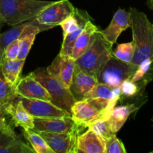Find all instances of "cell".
<instances>
[{
	"label": "cell",
	"instance_id": "obj_1",
	"mask_svg": "<svg viewBox=\"0 0 153 153\" xmlns=\"http://www.w3.org/2000/svg\"><path fill=\"white\" fill-rule=\"evenodd\" d=\"M129 12L134 44V57L130 64L137 67L146 58L153 60V22H150L146 13L134 7H130Z\"/></svg>",
	"mask_w": 153,
	"mask_h": 153
},
{
	"label": "cell",
	"instance_id": "obj_2",
	"mask_svg": "<svg viewBox=\"0 0 153 153\" xmlns=\"http://www.w3.org/2000/svg\"><path fill=\"white\" fill-rule=\"evenodd\" d=\"M53 1L43 0H0V22L14 26L34 19Z\"/></svg>",
	"mask_w": 153,
	"mask_h": 153
},
{
	"label": "cell",
	"instance_id": "obj_3",
	"mask_svg": "<svg viewBox=\"0 0 153 153\" xmlns=\"http://www.w3.org/2000/svg\"><path fill=\"white\" fill-rule=\"evenodd\" d=\"M112 46L102 37L100 31L91 46L80 57L75 60V64L82 71L97 79L112 56Z\"/></svg>",
	"mask_w": 153,
	"mask_h": 153
},
{
	"label": "cell",
	"instance_id": "obj_4",
	"mask_svg": "<svg viewBox=\"0 0 153 153\" xmlns=\"http://www.w3.org/2000/svg\"><path fill=\"white\" fill-rule=\"evenodd\" d=\"M31 73L50 94L51 102L70 113L72 106L76 102V99L70 88L64 86L58 79L51 76L46 68L37 69Z\"/></svg>",
	"mask_w": 153,
	"mask_h": 153
},
{
	"label": "cell",
	"instance_id": "obj_5",
	"mask_svg": "<svg viewBox=\"0 0 153 153\" xmlns=\"http://www.w3.org/2000/svg\"><path fill=\"white\" fill-rule=\"evenodd\" d=\"M137 70V67L111 57L100 73L97 81L112 87H120L126 79H131Z\"/></svg>",
	"mask_w": 153,
	"mask_h": 153
},
{
	"label": "cell",
	"instance_id": "obj_6",
	"mask_svg": "<svg viewBox=\"0 0 153 153\" xmlns=\"http://www.w3.org/2000/svg\"><path fill=\"white\" fill-rule=\"evenodd\" d=\"M76 7L69 0H59L53 1L45 7L35 19L40 25L47 29L59 25L66 18L73 14Z\"/></svg>",
	"mask_w": 153,
	"mask_h": 153
},
{
	"label": "cell",
	"instance_id": "obj_7",
	"mask_svg": "<svg viewBox=\"0 0 153 153\" xmlns=\"http://www.w3.org/2000/svg\"><path fill=\"white\" fill-rule=\"evenodd\" d=\"M24 107L34 118H61L72 117L71 114L53 103L45 100L18 97Z\"/></svg>",
	"mask_w": 153,
	"mask_h": 153
},
{
	"label": "cell",
	"instance_id": "obj_8",
	"mask_svg": "<svg viewBox=\"0 0 153 153\" xmlns=\"http://www.w3.org/2000/svg\"><path fill=\"white\" fill-rule=\"evenodd\" d=\"M82 126L77 125L72 117L61 118H34V131L53 133L72 134L76 130H83Z\"/></svg>",
	"mask_w": 153,
	"mask_h": 153
},
{
	"label": "cell",
	"instance_id": "obj_9",
	"mask_svg": "<svg viewBox=\"0 0 153 153\" xmlns=\"http://www.w3.org/2000/svg\"><path fill=\"white\" fill-rule=\"evenodd\" d=\"M70 113L74 122L85 128L97 120L105 119L102 114L86 99L77 100L72 106Z\"/></svg>",
	"mask_w": 153,
	"mask_h": 153
},
{
	"label": "cell",
	"instance_id": "obj_10",
	"mask_svg": "<svg viewBox=\"0 0 153 153\" xmlns=\"http://www.w3.org/2000/svg\"><path fill=\"white\" fill-rule=\"evenodd\" d=\"M75 61L70 56L58 54L50 66L46 67L51 76L61 82L64 86L70 88L75 70Z\"/></svg>",
	"mask_w": 153,
	"mask_h": 153
},
{
	"label": "cell",
	"instance_id": "obj_11",
	"mask_svg": "<svg viewBox=\"0 0 153 153\" xmlns=\"http://www.w3.org/2000/svg\"><path fill=\"white\" fill-rule=\"evenodd\" d=\"M16 92L20 97L51 102V96L46 88L37 82L32 74L19 79L16 85Z\"/></svg>",
	"mask_w": 153,
	"mask_h": 153
},
{
	"label": "cell",
	"instance_id": "obj_12",
	"mask_svg": "<svg viewBox=\"0 0 153 153\" xmlns=\"http://www.w3.org/2000/svg\"><path fill=\"white\" fill-rule=\"evenodd\" d=\"M131 27V14L125 9H118L108 26L100 31L102 37L113 46L121 33Z\"/></svg>",
	"mask_w": 153,
	"mask_h": 153
},
{
	"label": "cell",
	"instance_id": "obj_13",
	"mask_svg": "<svg viewBox=\"0 0 153 153\" xmlns=\"http://www.w3.org/2000/svg\"><path fill=\"white\" fill-rule=\"evenodd\" d=\"M97 83L98 81L96 78L82 71L75 65L74 73L70 89L76 99V101L83 99Z\"/></svg>",
	"mask_w": 153,
	"mask_h": 153
},
{
	"label": "cell",
	"instance_id": "obj_14",
	"mask_svg": "<svg viewBox=\"0 0 153 153\" xmlns=\"http://www.w3.org/2000/svg\"><path fill=\"white\" fill-rule=\"evenodd\" d=\"M99 31L100 29L92 22L91 19L87 22L83 31L76 39V41L73 46L71 58L74 61L80 57L91 46Z\"/></svg>",
	"mask_w": 153,
	"mask_h": 153
},
{
	"label": "cell",
	"instance_id": "obj_15",
	"mask_svg": "<svg viewBox=\"0 0 153 153\" xmlns=\"http://www.w3.org/2000/svg\"><path fill=\"white\" fill-rule=\"evenodd\" d=\"M82 130H76L72 134L67 133H53L40 131L37 132L46 140L51 149L55 153H67L76 133H80Z\"/></svg>",
	"mask_w": 153,
	"mask_h": 153
},
{
	"label": "cell",
	"instance_id": "obj_16",
	"mask_svg": "<svg viewBox=\"0 0 153 153\" xmlns=\"http://www.w3.org/2000/svg\"><path fill=\"white\" fill-rule=\"evenodd\" d=\"M77 147L87 153H105V140L88 128L78 135Z\"/></svg>",
	"mask_w": 153,
	"mask_h": 153
},
{
	"label": "cell",
	"instance_id": "obj_17",
	"mask_svg": "<svg viewBox=\"0 0 153 153\" xmlns=\"http://www.w3.org/2000/svg\"><path fill=\"white\" fill-rule=\"evenodd\" d=\"M138 108L139 107L136 104L115 106L111 111L108 119L112 132L116 134L123 126L130 115L138 110Z\"/></svg>",
	"mask_w": 153,
	"mask_h": 153
},
{
	"label": "cell",
	"instance_id": "obj_18",
	"mask_svg": "<svg viewBox=\"0 0 153 153\" xmlns=\"http://www.w3.org/2000/svg\"><path fill=\"white\" fill-rule=\"evenodd\" d=\"M7 115L11 117L12 122L16 126L21 127L24 130L34 129V117L18 98L8 109Z\"/></svg>",
	"mask_w": 153,
	"mask_h": 153
},
{
	"label": "cell",
	"instance_id": "obj_19",
	"mask_svg": "<svg viewBox=\"0 0 153 153\" xmlns=\"http://www.w3.org/2000/svg\"><path fill=\"white\" fill-rule=\"evenodd\" d=\"M15 87V85H11L4 79L0 69V111L5 115H7L8 109L19 97Z\"/></svg>",
	"mask_w": 153,
	"mask_h": 153
},
{
	"label": "cell",
	"instance_id": "obj_20",
	"mask_svg": "<svg viewBox=\"0 0 153 153\" xmlns=\"http://www.w3.org/2000/svg\"><path fill=\"white\" fill-rule=\"evenodd\" d=\"M25 64V60H10L2 58L1 71L4 79L11 85H15L19 80L21 72Z\"/></svg>",
	"mask_w": 153,
	"mask_h": 153
},
{
	"label": "cell",
	"instance_id": "obj_21",
	"mask_svg": "<svg viewBox=\"0 0 153 153\" xmlns=\"http://www.w3.org/2000/svg\"><path fill=\"white\" fill-rule=\"evenodd\" d=\"M120 97L121 92L120 87L109 86L98 82L83 99L101 98L117 103Z\"/></svg>",
	"mask_w": 153,
	"mask_h": 153
},
{
	"label": "cell",
	"instance_id": "obj_22",
	"mask_svg": "<svg viewBox=\"0 0 153 153\" xmlns=\"http://www.w3.org/2000/svg\"><path fill=\"white\" fill-rule=\"evenodd\" d=\"M22 133L34 153H55L37 131L23 129Z\"/></svg>",
	"mask_w": 153,
	"mask_h": 153
},
{
	"label": "cell",
	"instance_id": "obj_23",
	"mask_svg": "<svg viewBox=\"0 0 153 153\" xmlns=\"http://www.w3.org/2000/svg\"><path fill=\"white\" fill-rule=\"evenodd\" d=\"M23 144L18 137L0 131V153H19Z\"/></svg>",
	"mask_w": 153,
	"mask_h": 153
},
{
	"label": "cell",
	"instance_id": "obj_24",
	"mask_svg": "<svg viewBox=\"0 0 153 153\" xmlns=\"http://www.w3.org/2000/svg\"><path fill=\"white\" fill-rule=\"evenodd\" d=\"M28 24V22H22V23L18 24V25L12 27L10 29L0 34V46H1V49L2 50V52H4V48L9 43L14 41V40H18L20 37L22 31L26 28Z\"/></svg>",
	"mask_w": 153,
	"mask_h": 153
},
{
	"label": "cell",
	"instance_id": "obj_25",
	"mask_svg": "<svg viewBox=\"0 0 153 153\" xmlns=\"http://www.w3.org/2000/svg\"><path fill=\"white\" fill-rule=\"evenodd\" d=\"M134 54V44L133 41L118 44L112 55L117 59L126 63H131Z\"/></svg>",
	"mask_w": 153,
	"mask_h": 153
},
{
	"label": "cell",
	"instance_id": "obj_26",
	"mask_svg": "<svg viewBox=\"0 0 153 153\" xmlns=\"http://www.w3.org/2000/svg\"><path fill=\"white\" fill-rule=\"evenodd\" d=\"M87 128L92 130L97 135L100 136L105 140H107L113 135H115V134H114L111 130L108 119L97 120L94 122L89 124Z\"/></svg>",
	"mask_w": 153,
	"mask_h": 153
},
{
	"label": "cell",
	"instance_id": "obj_27",
	"mask_svg": "<svg viewBox=\"0 0 153 153\" xmlns=\"http://www.w3.org/2000/svg\"><path fill=\"white\" fill-rule=\"evenodd\" d=\"M120 88L121 97H133L139 94L143 88L137 83L131 81V79H126L120 86Z\"/></svg>",
	"mask_w": 153,
	"mask_h": 153
},
{
	"label": "cell",
	"instance_id": "obj_28",
	"mask_svg": "<svg viewBox=\"0 0 153 153\" xmlns=\"http://www.w3.org/2000/svg\"><path fill=\"white\" fill-rule=\"evenodd\" d=\"M105 153H127L125 146L120 140L117 137L116 134L105 140Z\"/></svg>",
	"mask_w": 153,
	"mask_h": 153
},
{
	"label": "cell",
	"instance_id": "obj_29",
	"mask_svg": "<svg viewBox=\"0 0 153 153\" xmlns=\"http://www.w3.org/2000/svg\"><path fill=\"white\" fill-rule=\"evenodd\" d=\"M19 52V40H14L9 43L4 49L3 58L10 60L17 59Z\"/></svg>",
	"mask_w": 153,
	"mask_h": 153
},
{
	"label": "cell",
	"instance_id": "obj_30",
	"mask_svg": "<svg viewBox=\"0 0 153 153\" xmlns=\"http://www.w3.org/2000/svg\"><path fill=\"white\" fill-rule=\"evenodd\" d=\"M5 116V114L0 111V131H2L5 134L13 136V137H17L11 126L7 123Z\"/></svg>",
	"mask_w": 153,
	"mask_h": 153
},
{
	"label": "cell",
	"instance_id": "obj_31",
	"mask_svg": "<svg viewBox=\"0 0 153 153\" xmlns=\"http://www.w3.org/2000/svg\"><path fill=\"white\" fill-rule=\"evenodd\" d=\"M79 134V132L76 133V134H75L74 137H73V142H72L71 146H70V149H69L67 153H76V149H77V137Z\"/></svg>",
	"mask_w": 153,
	"mask_h": 153
},
{
	"label": "cell",
	"instance_id": "obj_32",
	"mask_svg": "<svg viewBox=\"0 0 153 153\" xmlns=\"http://www.w3.org/2000/svg\"><path fill=\"white\" fill-rule=\"evenodd\" d=\"M19 153H34V152L32 150L31 146H29L28 144L24 143V144L22 145V149H21L20 152Z\"/></svg>",
	"mask_w": 153,
	"mask_h": 153
},
{
	"label": "cell",
	"instance_id": "obj_33",
	"mask_svg": "<svg viewBox=\"0 0 153 153\" xmlns=\"http://www.w3.org/2000/svg\"><path fill=\"white\" fill-rule=\"evenodd\" d=\"M152 80H153V64H152V69H151L150 73H149V76H148V82H149H149Z\"/></svg>",
	"mask_w": 153,
	"mask_h": 153
},
{
	"label": "cell",
	"instance_id": "obj_34",
	"mask_svg": "<svg viewBox=\"0 0 153 153\" xmlns=\"http://www.w3.org/2000/svg\"><path fill=\"white\" fill-rule=\"evenodd\" d=\"M146 4H147V6L149 7V8L151 9L153 11V0H147Z\"/></svg>",
	"mask_w": 153,
	"mask_h": 153
},
{
	"label": "cell",
	"instance_id": "obj_35",
	"mask_svg": "<svg viewBox=\"0 0 153 153\" xmlns=\"http://www.w3.org/2000/svg\"><path fill=\"white\" fill-rule=\"evenodd\" d=\"M3 58V52L1 49V46H0V69H1V61H2Z\"/></svg>",
	"mask_w": 153,
	"mask_h": 153
},
{
	"label": "cell",
	"instance_id": "obj_36",
	"mask_svg": "<svg viewBox=\"0 0 153 153\" xmlns=\"http://www.w3.org/2000/svg\"><path fill=\"white\" fill-rule=\"evenodd\" d=\"M76 153H87L85 152H84V151L81 150L80 149H79V148L77 147V149H76Z\"/></svg>",
	"mask_w": 153,
	"mask_h": 153
},
{
	"label": "cell",
	"instance_id": "obj_37",
	"mask_svg": "<svg viewBox=\"0 0 153 153\" xmlns=\"http://www.w3.org/2000/svg\"><path fill=\"white\" fill-rule=\"evenodd\" d=\"M152 122H153V118H152Z\"/></svg>",
	"mask_w": 153,
	"mask_h": 153
},
{
	"label": "cell",
	"instance_id": "obj_38",
	"mask_svg": "<svg viewBox=\"0 0 153 153\" xmlns=\"http://www.w3.org/2000/svg\"><path fill=\"white\" fill-rule=\"evenodd\" d=\"M150 153H153V152H150Z\"/></svg>",
	"mask_w": 153,
	"mask_h": 153
},
{
	"label": "cell",
	"instance_id": "obj_39",
	"mask_svg": "<svg viewBox=\"0 0 153 153\" xmlns=\"http://www.w3.org/2000/svg\"></svg>",
	"mask_w": 153,
	"mask_h": 153
}]
</instances>
